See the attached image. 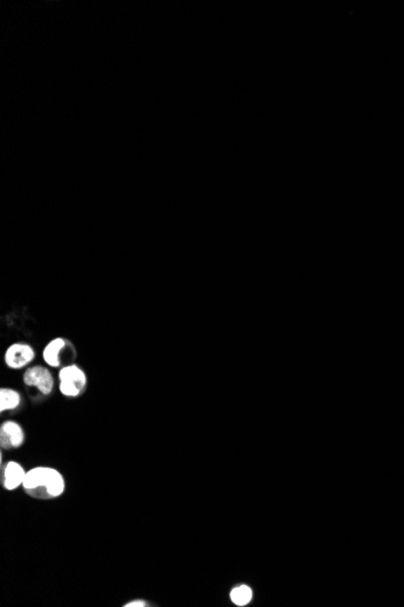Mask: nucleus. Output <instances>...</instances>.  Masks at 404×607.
Wrapping results in <instances>:
<instances>
[{
  "mask_svg": "<svg viewBox=\"0 0 404 607\" xmlns=\"http://www.w3.org/2000/svg\"><path fill=\"white\" fill-rule=\"evenodd\" d=\"M24 493L39 501H53L66 493V478L58 468L37 465L28 469L24 481Z\"/></svg>",
  "mask_w": 404,
  "mask_h": 607,
  "instance_id": "1",
  "label": "nucleus"
},
{
  "mask_svg": "<svg viewBox=\"0 0 404 607\" xmlns=\"http://www.w3.org/2000/svg\"><path fill=\"white\" fill-rule=\"evenodd\" d=\"M87 383V375L76 363L63 366L58 371V391L64 397L76 399L81 397L86 392Z\"/></svg>",
  "mask_w": 404,
  "mask_h": 607,
  "instance_id": "2",
  "label": "nucleus"
},
{
  "mask_svg": "<svg viewBox=\"0 0 404 607\" xmlns=\"http://www.w3.org/2000/svg\"><path fill=\"white\" fill-rule=\"evenodd\" d=\"M24 387L28 391L30 397L42 399L51 395L55 388V378L53 373L45 366L34 365L26 368L22 376Z\"/></svg>",
  "mask_w": 404,
  "mask_h": 607,
  "instance_id": "3",
  "label": "nucleus"
},
{
  "mask_svg": "<svg viewBox=\"0 0 404 607\" xmlns=\"http://www.w3.org/2000/svg\"><path fill=\"white\" fill-rule=\"evenodd\" d=\"M44 363L51 368H62L69 364H74L76 349L71 341L63 337H55L44 347Z\"/></svg>",
  "mask_w": 404,
  "mask_h": 607,
  "instance_id": "4",
  "label": "nucleus"
},
{
  "mask_svg": "<svg viewBox=\"0 0 404 607\" xmlns=\"http://www.w3.org/2000/svg\"><path fill=\"white\" fill-rule=\"evenodd\" d=\"M35 359V350L26 342H15L4 353V363L10 370H24L28 368Z\"/></svg>",
  "mask_w": 404,
  "mask_h": 607,
  "instance_id": "5",
  "label": "nucleus"
},
{
  "mask_svg": "<svg viewBox=\"0 0 404 607\" xmlns=\"http://www.w3.org/2000/svg\"><path fill=\"white\" fill-rule=\"evenodd\" d=\"M26 441L24 428L16 421H5L0 426V447L12 451L22 447Z\"/></svg>",
  "mask_w": 404,
  "mask_h": 607,
  "instance_id": "6",
  "label": "nucleus"
},
{
  "mask_svg": "<svg viewBox=\"0 0 404 607\" xmlns=\"http://www.w3.org/2000/svg\"><path fill=\"white\" fill-rule=\"evenodd\" d=\"M27 470L22 464L16 461H8L1 465L0 483L6 491H16L17 488L24 486V478Z\"/></svg>",
  "mask_w": 404,
  "mask_h": 607,
  "instance_id": "7",
  "label": "nucleus"
},
{
  "mask_svg": "<svg viewBox=\"0 0 404 607\" xmlns=\"http://www.w3.org/2000/svg\"><path fill=\"white\" fill-rule=\"evenodd\" d=\"M22 397L19 392L12 388H1L0 389V412L14 411L21 407Z\"/></svg>",
  "mask_w": 404,
  "mask_h": 607,
  "instance_id": "8",
  "label": "nucleus"
},
{
  "mask_svg": "<svg viewBox=\"0 0 404 607\" xmlns=\"http://www.w3.org/2000/svg\"><path fill=\"white\" fill-rule=\"evenodd\" d=\"M253 592L246 584L238 585L230 592V599L236 606H246L252 601Z\"/></svg>",
  "mask_w": 404,
  "mask_h": 607,
  "instance_id": "9",
  "label": "nucleus"
},
{
  "mask_svg": "<svg viewBox=\"0 0 404 607\" xmlns=\"http://www.w3.org/2000/svg\"><path fill=\"white\" fill-rule=\"evenodd\" d=\"M124 607H147L148 604L146 600H142V599H136V600H131L129 603H125L123 605Z\"/></svg>",
  "mask_w": 404,
  "mask_h": 607,
  "instance_id": "10",
  "label": "nucleus"
}]
</instances>
